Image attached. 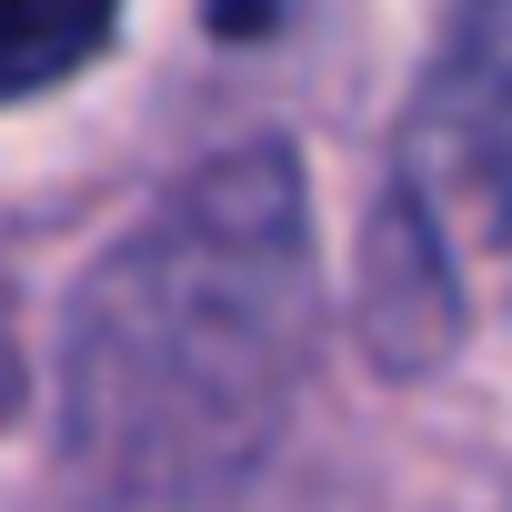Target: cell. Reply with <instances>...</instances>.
<instances>
[{"instance_id":"1","label":"cell","mask_w":512,"mask_h":512,"mask_svg":"<svg viewBox=\"0 0 512 512\" xmlns=\"http://www.w3.org/2000/svg\"><path fill=\"white\" fill-rule=\"evenodd\" d=\"M322 342L312 181L241 141L161 191L71 302L61 472L101 512H211L272 462Z\"/></svg>"},{"instance_id":"2","label":"cell","mask_w":512,"mask_h":512,"mask_svg":"<svg viewBox=\"0 0 512 512\" xmlns=\"http://www.w3.org/2000/svg\"><path fill=\"white\" fill-rule=\"evenodd\" d=\"M472 251H512V0H452L432 81L402 111L392 191L362 241V342L382 372L452 352Z\"/></svg>"},{"instance_id":"3","label":"cell","mask_w":512,"mask_h":512,"mask_svg":"<svg viewBox=\"0 0 512 512\" xmlns=\"http://www.w3.org/2000/svg\"><path fill=\"white\" fill-rule=\"evenodd\" d=\"M121 31V0H0V111L61 91Z\"/></svg>"},{"instance_id":"4","label":"cell","mask_w":512,"mask_h":512,"mask_svg":"<svg viewBox=\"0 0 512 512\" xmlns=\"http://www.w3.org/2000/svg\"><path fill=\"white\" fill-rule=\"evenodd\" d=\"M21 412V332H11V302H0V422Z\"/></svg>"}]
</instances>
